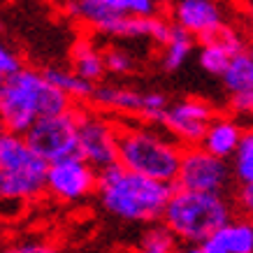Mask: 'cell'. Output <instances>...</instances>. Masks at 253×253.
Segmentation results:
<instances>
[{"instance_id": "ac0fdd59", "label": "cell", "mask_w": 253, "mask_h": 253, "mask_svg": "<svg viewBox=\"0 0 253 253\" xmlns=\"http://www.w3.org/2000/svg\"><path fill=\"white\" fill-rule=\"evenodd\" d=\"M42 72H44L46 82H51L58 91L65 93V95H68V98L72 100L77 107H82L84 102H91L93 93H95V84H91V82L82 79L75 70L46 68V70H42Z\"/></svg>"}, {"instance_id": "52a82bcc", "label": "cell", "mask_w": 253, "mask_h": 253, "mask_svg": "<svg viewBox=\"0 0 253 253\" xmlns=\"http://www.w3.org/2000/svg\"><path fill=\"white\" fill-rule=\"evenodd\" d=\"M23 137L46 165L77 156V107L68 114L40 119Z\"/></svg>"}, {"instance_id": "1f68e13d", "label": "cell", "mask_w": 253, "mask_h": 253, "mask_svg": "<svg viewBox=\"0 0 253 253\" xmlns=\"http://www.w3.org/2000/svg\"><path fill=\"white\" fill-rule=\"evenodd\" d=\"M2 132H5V130H2V126H0V135H2Z\"/></svg>"}, {"instance_id": "d4e9b609", "label": "cell", "mask_w": 253, "mask_h": 253, "mask_svg": "<svg viewBox=\"0 0 253 253\" xmlns=\"http://www.w3.org/2000/svg\"><path fill=\"white\" fill-rule=\"evenodd\" d=\"M21 68L23 65H21V61H19V56L0 40V86L5 84L12 75H16Z\"/></svg>"}, {"instance_id": "5b68a950", "label": "cell", "mask_w": 253, "mask_h": 253, "mask_svg": "<svg viewBox=\"0 0 253 253\" xmlns=\"http://www.w3.org/2000/svg\"><path fill=\"white\" fill-rule=\"evenodd\" d=\"M121 126L98 112L77 107V156L102 172L119 165Z\"/></svg>"}, {"instance_id": "f1b7e54d", "label": "cell", "mask_w": 253, "mask_h": 253, "mask_svg": "<svg viewBox=\"0 0 253 253\" xmlns=\"http://www.w3.org/2000/svg\"><path fill=\"white\" fill-rule=\"evenodd\" d=\"M176 253H205V251H202V246L184 244V246H179V251H176Z\"/></svg>"}, {"instance_id": "cb8c5ba5", "label": "cell", "mask_w": 253, "mask_h": 253, "mask_svg": "<svg viewBox=\"0 0 253 253\" xmlns=\"http://www.w3.org/2000/svg\"><path fill=\"white\" fill-rule=\"evenodd\" d=\"M132 65H135V58L126 49H121V46H109L105 51V68H107V72L126 75V72L132 70Z\"/></svg>"}, {"instance_id": "7c38bea8", "label": "cell", "mask_w": 253, "mask_h": 253, "mask_svg": "<svg viewBox=\"0 0 253 253\" xmlns=\"http://www.w3.org/2000/svg\"><path fill=\"white\" fill-rule=\"evenodd\" d=\"M169 21L200 42L209 40L223 26H228L223 19L221 5H216L211 0H179L169 12Z\"/></svg>"}, {"instance_id": "9a60e30c", "label": "cell", "mask_w": 253, "mask_h": 253, "mask_svg": "<svg viewBox=\"0 0 253 253\" xmlns=\"http://www.w3.org/2000/svg\"><path fill=\"white\" fill-rule=\"evenodd\" d=\"M242 137H244V130L239 128L237 121H232L228 116H218V119L211 121L200 146L211 156H216V158L228 161V158H235L239 144H242Z\"/></svg>"}, {"instance_id": "7402d4cb", "label": "cell", "mask_w": 253, "mask_h": 253, "mask_svg": "<svg viewBox=\"0 0 253 253\" xmlns=\"http://www.w3.org/2000/svg\"><path fill=\"white\" fill-rule=\"evenodd\" d=\"M232 58H235V56L223 44H218V42H205L198 54L200 68L205 70V72H209V75H216V77H223V75H225V70H228Z\"/></svg>"}, {"instance_id": "3957f363", "label": "cell", "mask_w": 253, "mask_h": 253, "mask_svg": "<svg viewBox=\"0 0 253 253\" xmlns=\"http://www.w3.org/2000/svg\"><path fill=\"white\" fill-rule=\"evenodd\" d=\"M119 126H121L119 165L146 179L174 184L181 168L184 146L176 139L154 130L144 121L119 123Z\"/></svg>"}, {"instance_id": "484cf974", "label": "cell", "mask_w": 253, "mask_h": 253, "mask_svg": "<svg viewBox=\"0 0 253 253\" xmlns=\"http://www.w3.org/2000/svg\"><path fill=\"white\" fill-rule=\"evenodd\" d=\"M230 107L237 114H251L253 112V91H244V93H235L230 98Z\"/></svg>"}, {"instance_id": "4316f807", "label": "cell", "mask_w": 253, "mask_h": 253, "mask_svg": "<svg viewBox=\"0 0 253 253\" xmlns=\"http://www.w3.org/2000/svg\"><path fill=\"white\" fill-rule=\"evenodd\" d=\"M2 253H54V249L46 242H21V244L12 246Z\"/></svg>"}, {"instance_id": "2e32d148", "label": "cell", "mask_w": 253, "mask_h": 253, "mask_svg": "<svg viewBox=\"0 0 253 253\" xmlns=\"http://www.w3.org/2000/svg\"><path fill=\"white\" fill-rule=\"evenodd\" d=\"M46 168V163L35 156L23 135L2 132L0 135V169L2 172H26Z\"/></svg>"}, {"instance_id": "6da1fadb", "label": "cell", "mask_w": 253, "mask_h": 253, "mask_svg": "<svg viewBox=\"0 0 253 253\" xmlns=\"http://www.w3.org/2000/svg\"><path fill=\"white\" fill-rule=\"evenodd\" d=\"M77 105L46 82L44 72L21 68L0 86V126L5 132L26 135L40 119L68 114Z\"/></svg>"}, {"instance_id": "83f0119b", "label": "cell", "mask_w": 253, "mask_h": 253, "mask_svg": "<svg viewBox=\"0 0 253 253\" xmlns=\"http://www.w3.org/2000/svg\"><path fill=\"white\" fill-rule=\"evenodd\" d=\"M239 207L244 209L249 216H253V184L242 186V191H239Z\"/></svg>"}, {"instance_id": "4dcf8cb0", "label": "cell", "mask_w": 253, "mask_h": 253, "mask_svg": "<svg viewBox=\"0 0 253 253\" xmlns=\"http://www.w3.org/2000/svg\"><path fill=\"white\" fill-rule=\"evenodd\" d=\"M249 54H251V58H253V46H251V49H249Z\"/></svg>"}, {"instance_id": "d6986e66", "label": "cell", "mask_w": 253, "mask_h": 253, "mask_svg": "<svg viewBox=\"0 0 253 253\" xmlns=\"http://www.w3.org/2000/svg\"><path fill=\"white\" fill-rule=\"evenodd\" d=\"M193 46H195V38L188 35L186 31H181L179 26H174L172 35H169V42L163 46V58H161L163 70H168V72L179 70L188 61V56L193 54Z\"/></svg>"}, {"instance_id": "30bf717a", "label": "cell", "mask_w": 253, "mask_h": 253, "mask_svg": "<svg viewBox=\"0 0 253 253\" xmlns=\"http://www.w3.org/2000/svg\"><path fill=\"white\" fill-rule=\"evenodd\" d=\"M98 169L84 158L72 156L49 165L46 169V191L65 202H77L98 193Z\"/></svg>"}, {"instance_id": "f546056e", "label": "cell", "mask_w": 253, "mask_h": 253, "mask_svg": "<svg viewBox=\"0 0 253 253\" xmlns=\"http://www.w3.org/2000/svg\"><path fill=\"white\" fill-rule=\"evenodd\" d=\"M249 16H251V23H253V5H251V9H249Z\"/></svg>"}, {"instance_id": "d6a6232c", "label": "cell", "mask_w": 253, "mask_h": 253, "mask_svg": "<svg viewBox=\"0 0 253 253\" xmlns=\"http://www.w3.org/2000/svg\"><path fill=\"white\" fill-rule=\"evenodd\" d=\"M0 31H2V21H0Z\"/></svg>"}, {"instance_id": "4fadbf2b", "label": "cell", "mask_w": 253, "mask_h": 253, "mask_svg": "<svg viewBox=\"0 0 253 253\" xmlns=\"http://www.w3.org/2000/svg\"><path fill=\"white\" fill-rule=\"evenodd\" d=\"M200 246L205 253H253V218H232Z\"/></svg>"}, {"instance_id": "5bb4252c", "label": "cell", "mask_w": 253, "mask_h": 253, "mask_svg": "<svg viewBox=\"0 0 253 253\" xmlns=\"http://www.w3.org/2000/svg\"><path fill=\"white\" fill-rule=\"evenodd\" d=\"M46 168L26 169V172H2L0 169V200L16 202L31 200L46 188Z\"/></svg>"}, {"instance_id": "ffe728a7", "label": "cell", "mask_w": 253, "mask_h": 253, "mask_svg": "<svg viewBox=\"0 0 253 253\" xmlns=\"http://www.w3.org/2000/svg\"><path fill=\"white\" fill-rule=\"evenodd\" d=\"M179 251V239L172 235L165 223H151L139 237V244L135 253H176Z\"/></svg>"}, {"instance_id": "8fae6325", "label": "cell", "mask_w": 253, "mask_h": 253, "mask_svg": "<svg viewBox=\"0 0 253 253\" xmlns=\"http://www.w3.org/2000/svg\"><path fill=\"white\" fill-rule=\"evenodd\" d=\"M158 7L154 0H72L65 5V12L75 21L98 31L119 16H156L161 14Z\"/></svg>"}, {"instance_id": "7a4b0ae2", "label": "cell", "mask_w": 253, "mask_h": 253, "mask_svg": "<svg viewBox=\"0 0 253 253\" xmlns=\"http://www.w3.org/2000/svg\"><path fill=\"white\" fill-rule=\"evenodd\" d=\"M174 184H163L114 165L98 174V200L107 214L132 223L163 221V214L174 195Z\"/></svg>"}, {"instance_id": "9c48e42d", "label": "cell", "mask_w": 253, "mask_h": 253, "mask_svg": "<svg viewBox=\"0 0 253 253\" xmlns=\"http://www.w3.org/2000/svg\"><path fill=\"white\" fill-rule=\"evenodd\" d=\"M214 119V107L207 100L184 98L169 105L168 112L163 114L161 126L184 149H191V146L202 144V139H205Z\"/></svg>"}, {"instance_id": "277c9868", "label": "cell", "mask_w": 253, "mask_h": 253, "mask_svg": "<svg viewBox=\"0 0 253 253\" xmlns=\"http://www.w3.org/2000/svg\"><path fill=\"white\" fill-rule=\"evenodd\" d=\"M232 221L230 202L218 193H195L176 188L163 214V223L184 244H205L214 232Z\"/></svg>"}, {"instance_id": "836d02e7", "label": "cell", "mask_w": 253, "mask_h": 253, "mask_svg": "<svg viewBox=\"0 0 253 253\" xmlns=\"http://www.w3.org/2000/svg\"><path fill=\"white\" fill-rule=\"evenodd\" d=\"M251 116H253V112H251Z\"/></svg>"}, {"instance_id": "ba28073f", "label": "cell", "mask_w": 253, "mask_h": 253, "mask_svg": "<svg viewBox=\"0 0 253 253\" xmlns=\"http://www.w3.org/2000/svg\"><path fill=\"white\" fill-rule=\"evenodd\" d=\"M230 176L232 168L228 165V161L211 156L202 146H191V149H184L181 168H179V176H176L174 186L181 191L223 195L225 186L230 184Z\"/></svg>"}, {"instance_id": "e0dca14e", "label": "cell", "mask_w": 253, "mask_h": 253, "mask_svg": "<svg viewBox=\"0 0 253 253\" xmlns=\"http://www.w3.org/2000/svg\"><path fill=\"white\" fill-rule=\"evenodd\" d=\"M70 61H72V70L77 72L86 82H100L105 77V51H98V46L93 44L88 38H79L72 49H70Z\"/></svg>"}, {"instance_id": "44dd1931", "label": "cell", "mask_w": 253, "mask_h": 253, "mask_svg": "<svg viewBox=\"0 0 253 253\" xmlns=\"http://www.w3.org/2000/svg\"><path fill=\"white\" fill-rule=\"evenodd\" d=\"M223 84L225 88L235 95V93H244V91H253V58L246 49L244 54L235 56L223 75Z\"/></svg>"}, {"instance_id": "8992f818", "label": "cell", "mask_w": 253, "mask_h": 253, "mask_svg": "<svg viewBox=\"0 0 253 253\" xmlns=\"http://www.w3.org/2000/svg\"><path fill=\"white\" fill-rule=\"evenodd\" d=\"M91 102L98 112L137 116L139 121L144 123H161L163 114L169 107V100L165 93L158 91L142 93L135 91V88H126V86H114V84H98Z\"/></svg>"}, {"instance_id": "603a6c76", "label": "cell", "mask_w": 253, "mask_h": 253, "mask_svg": "<svg viewBox=\"0 0 253 253\" xmlns=\"http://www.w3.org/2000/svg\"><path fill=\"white\" fill-rule=\"evenodd\" d=\"M232 174L237 176L242 186L253 184V130H244L242 144L232 158Z\"/></svg>"}]
</instances>
